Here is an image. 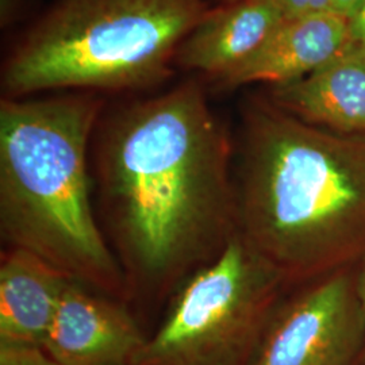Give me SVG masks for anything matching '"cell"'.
<instances>
[{"label": "cell", "instance_id": "5", "mask_svg": "<svg viewBox=\"0 0 365 365\" xmlns=\"http://www.w3.org/2000/svg\"><path fill=\"white\" fill-rule=\"evenodd\" d=\"M287 286L235 235L176 289L137 365H253Z\"/></svg>", "mask_w": 365, "mask_h": 365}, {"label": "cell", "instance_id": "10", "mask_svg": "<svg viewBox=\"0 0 365 365\" xmlns=\"http://www.w3.org/2000/svg\"><path fill=\"white\" fill-rule=\"evenodd\" d=\"M283 21L277 0L233 1L200 19L180 46V63L222 78L245 63Z\"/></svg>", "mask_w": 365, "mask_h": 365}, {"label": "cell", "instance_id": "11", "mask_svg": "<svg viewBox=\"0 0 365 365\" xmlns=\"http://www.w3.org/2000/svg\"><path fill=\"white\" fill-rule=\"evenodd\" d=\"M0 261V337L46 346L54 314L72 279L24 249L7 248Z\"/></svg>", "mask_w": 365, "mask_h": 365}, {"label": "cell", "instance_id": "1", "mask_svg": "<svg viewBox=\"0 0 365 365\" xmlns=\"http://www.w3.org/2000/svg\"><path fill=\"white\" fill-rule=\"evenodd\" d=\"M230 161L226 131L192 84L108 120L98 197L129 298H172L238 235Z\"/></svg>", "mask_w": 365, "mask_h": 365}, {"label": "cell", "instance_id": "14", "mask_svg": "<svg viewBox=\"0 0 365 365\" xmlns=\"http://www.w3.org/2000/svg\"><path fill=\"white\" fill-rule=\"evenodd\" d=\"M365 0H330L329 10L341 18L349 21L357 10L364 4Z\"/></svg>", "mask_w": 365, "mask_h": 365}, {"label": "cell", "instance_id": "7", "mask_svg": "<svg viewBox=\"0 0 365 365\" xmlns=\"http://www.w3.org/2000/svg\"><path fill=\"white\" fill-rule=\"evenodd\" d=\"M148 337L123 303L71 280L46 346L60 365H137Z\"/></svg>", "mask_w": 365, "mask_h": 365}, {"label": "cell", "instance_id": "15", "mask_svg": "<svg viewBox=\"0 0 365 365\" xmlns=\"http://www.w3.org/2000/svg\"><path fill=\"white\" fill-rule=\"evenodd\" d=\"M348 26H349L351 39L365 43V1L364 4L357 10V13L348 21Z\"/></svg>", "mask_w": 365, "mask_h": 365}, {"label": "cell", "instance_id": "8", "mask_svg": "<svg viewBox=\"0 0 365 365\" xmlns=\"http://www.w3.org/2000/svg\"><path fill=\"white\" fill-rule=\"evenodd\" d=\"M276 106L329 130L365 133V43L349 39L327 64L276 86Z\"/></svg>", "mask_w": 365, "mask_h": 365}, {"label": "cell", "instance_id": "6", "mask_svg": "<svg viewBox=\"0 0 365 365\" xmlns=\"http://www.w3.org/2000/svg\"><path fill=\"white\" fill-rule=\"evenodd\" d=\"M357 274L339 271L282 300L253 365H359L365 356V314Z\"/></svg>", "mask_w": 365, "mask_h": 365}, {"label": "cell", "instance_id": "9", "mask_svg": "<svg viewBox=\"0 0 365 365\" xmlns=\"http://www.w3.org/2000/svg\"><path fill=\"white\" fill-rule=\"evenodd\" d=\"M351 39L348 21L333 13L284 19L245 63L221 78L229 87L292 83L327 64Z\"/></svg>", "mask_w": 365, "mask_h": 365}, {"label": "cell", "instance_id": "2", "mask_svg": "<svg viewBox=\"0 0 365 365\" xmlns=\"http://www.w3.org/2000/svg\"><path fill=\"white\" fill-rule=\"evenodd\" d=\"M235 182L238 233L288 284L365 261V133L255 106Z\"/></svg>", "mask_w": 365, "mask_h": 365}, {"label": "cell", "instance_id": "13", "mask_svg": "<svg viewBox=\"0 0 365 365\" xmlns=\"http://www.w3.org/2000/svg\"><path fill=\"white\" fill-rule=\"evenodd\" d=\"M284 19L298 18L307 14L330 13V0H277Z\"/></svg>", "mask_w": 365, "mask_h": 365}, {"label": "cell", "instance_id": "17", "mask_svg": "<svg viewBox=\"0 0 365 365\" xmlns=\"http://www.w3.org/2000/svg\"><path fill=\"white\" fill-rule=\"evenodd\" d=\"M233 1H237V0H233Z\"/></svg>", "mask_w": 365, "mask_h": 365}, {"label": "cell", "instance_id": "12", "mask_svg": "<svg viewBox=\"0 0 365 365\" xmlns=\"http://www.w3.org/2000/svg\"><path fill=\"white\" fill-rule=\"evenodd\" d=\"M0 365H60L45 345L0 337Z\"/></svg>", "mask_w": 365, "mask_h": 365}, {"label": "cell", "instance_id": "16", "mask_svg": "<svg viewBox=\"0 0 365 365\" xmlns=\"http://www.w3.org/2000/svg\"><path fill=\"white\" fill-rule=\"evenodd\" d=\"M356 287H357V295L361 303L363 312L365 314V262L363 268L357 272V280H356Z\"/></svg>", "mask_w": 365, "mask_h": 365}, {"label": "cell", "instance_id": "4", "mask_svg": "<svg viewBox=\"0 0 365 365\" xmlns=\"http://www.w3.org/2000/svg\"><path fill=\"white\" fill-rule=\"evenodd\" d=\"M205 15L203 0H63L9 61L4 87L25 95L150 86Z\"/></svg>", "mask_w": 365, "mask_h": 365}, {"label": "cell", "instance_id": "3", "mask_svg": "<svg viewBox=\"0 0 365 365\" xmlns=\"http://www.w3.org/2000/svg\"><path fill=\"white\" fill-rule=\"evenodd\" d=\"M98 114L99 105L81 98L1 101L0 233L9 248L125 300L126 277L92 203L88 144Z\"/></svg>", "mask_w": 365, "mask_h": 365}]
</instances>
